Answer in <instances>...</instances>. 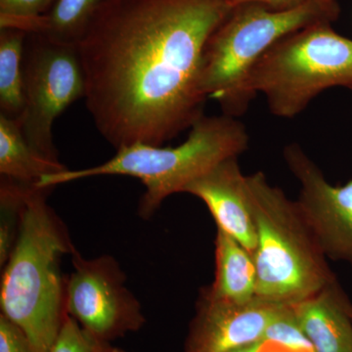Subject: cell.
<instances>
[{
  "instance_id": "1",
  "label": "cell",
  "mask_w": 352,
  "mask_h": 352,
  "mask_svg": "<svg viewBox=\"0 0 352 352\" xmlns=\"http://www.w3.org/2000/svg\"><path fill=\"white\" fill-rule=\"evenodd\" d=\"M230 0H106L78 53L85 104L99 133L119 150L162 146L204 116V50L232 10Z\"/></svg>"
},
{
  "instance_id": "2",
  "label": "cell",
  "mask_w": 352,
  "mask_h": 352,
  "mask_svg": "<svg viewBox=\"0 0 352 352\" xmlns=\"http://www.w3.org/2000/svg\"><path fill=\"white\" fill-rule=\"evenodd\" d=\"M51 189L28 194L0 283L1 314L24 331L36 352H50L68 315L61 261L76 252L66 226L46 203Z\"/></svg>"
},
{
  "instance_id": "3",
  "label": "cell",
  "mask_w": 352,
  "mask_h": 352,
  "mask_svg": "<svg viewBox=\"0 0 352 352\" xmlns=\"http://www.w3.org/2000/svg\"><path fill=\"white\" fill-rule=\"evenodd\" d=\"M249 135L236 118L204 116L190 129L188 138L176 147L136 143L120 148L98 166L45 175L39 188L101 175L138 178L145 186L138 214L149 219L168 197L183 193L187 185L229 157H238L249 147Z\"/></svg>"
},
{
  "instance_id": "4",
  "label": "cell",
  "mask_w": 352,
  "mask_h": 352,
  "mask_svg": "<svg viewBox=\"0 0 352 352\" xmlns=\"http://www.w3.org/2000/svg\"><path fill=\"white\" fill-rule=\"evenodd\" d=\"M337 0H307L288 10L258 2L233 6L204 50L201 89L219 104L223 115H244L256 97L248 90L252 69L268 50L292 32L339 17Z\"/></svg>"
},
{
  "instance_id": "5",
  "label": "cell",
  "mask_w": 352,
  "mask_h": 352,
  "mask_svg": "<svg viewBox=\"0 0 352 352\" xmlns=\"http://www.w3.org/2000/svg\"><path fill=\"white\" fill-rule=\"evenodd\" d=\"M256 227V296L294 305L338 283L296 201L261 171L247 176Z\"/></svg>"
},
{
  "instance_id": "6",
  "label": "cell",
  "mask_w": 352,
  "mask_h": 352,
  "mask_svg": "<svg viewBox=\"0 0 352 352\" xmlns=\"http://www.w3.org/2000/svg\"><path fill=\"white\" fill-rule=\"evenodd\" d=\"M319 22L275 43L250 74L248 90L263 94L279 118L296 117L328 88L352 89V41Z\"/></svg>"
},
{
  "instance_id": "7",
  "label": "cell",
  "mask_w": 352,
  "mask_h": 352,
  "mask_svg": "<svg viewBox=\"0 0 352 352\" xmlns=\"http://www.w3.org/2000/svg\"><path fill=\"white\" fill-rule=\"evenodd\" d=\"M24 109L17 119L29 144L61 163L53 138L55 120L85 98V76L78 45L28 34L24 57Z\"/></svg>"
},
{
  "instance_id": "8",
  "label": "cell",
  "mask_w": 352,
  "mask_h": 352,
  "mask_svg": "<svg viewBox=\"0 0 352 352\" xmlns=\"http://www.w3.org/2000/svg\"><path fill=\"white\" fill-rule=\"evenodd\" d=\"M74 270L67 278V314L95 339L111 344L138 332L146 319L140 302L126 286V277L115 258H85L72 254Z\"/></svg>"
},
{
  "instance_id": "9",
  "label": "cell",
  "mask_w": 352,
  "mask_h": 352,
  "mask_svg": "<svg viewBox=\"0 0 352 352\" xmlns=\"http://www.w3.org/2000/svg\"><path fill=\"white\" fill-rule=\"evenodd\" d=\"M284 159L300 182L298 207L326 256L352 266V180L333 186L302 147H285Z\"/></svg>"
},
{
  "instance_id": "10",
  "label": "cell",
  "mask_w": 352,
  "mask_h": 352,
  "mask_svg": "<svg viewBox=\"0 0 352 352\" xmlns=\"http://www.w3.org/2000/svg\"><path fill=\"white\" fill-rule=\"evenodd\" d=\"M285 305L258 296L245 303L228 302L203 289L185 352H231L261 342Z\"/></svg>"
},
{
  "instance_id": "11",
  "label": "cell",
  "mask_w": 352,
  "mask_h": 352,
  "mask_svg": "<svg viewBox=\"0 0 352 352\" xmlns=\"http://www.w3.org/2000/svg\"><path fill=\"white\" fill-rule=\"evenodd\" d=\"M183 193L206 204L217 228L230 235L254 254L256 227L252 215L247 176L243 175L238 157H229L187 185Z\"/></svg>"
},
{
  "instance_id": "12",
  "label": "cell",
  "mask_w": 352,
  "mask_h": 352,
  "mask_svg": "<svg viewBox=\"0 0 352 352\" xmlns=\"http://www.w3.org/2000/svg\"><path fill=\"white\" fill-rule=\"evenodd\" d=\"M292 307L315 352H352V305L339 283Z\"/></svg>"
},
{
  "instance_id": "13",
  "label": "cell",
  "mask_w": 352,
  "mask_h": 352,
  "mask_svg": "<svg viewBox=\"0 0 352 352\" xmlns=\"http://www.w3.org/2000/svg\"><path fill=\"white\" fill-rule=\"evenodd\" d=\"M214 281L208 293L228 302L245 303L256 298L254 256L238 241L217 228L215 237Z\"/></svg>"
},
{
  "instance_id": "14",
  "label": "cell",
  "mask_w": 352,
  "mask_h": 352,
  "mask_svg": "<svg viewBox=\"0 0 352 352\" xmlns=\"http://www.w3.org/2000/svg\"><path fill=\"white\" fill-rule=\"evenodd\" d=\"M67 170L63 164L50 161L29 144L17 120L0 113L1 180L29 188H39V182L44 176Z\"/></svg>"
},
{
  "instance_id": "15",
  "label": "cell",
  "mask_w": 352,
  "mask_h": 352,
  "mask_svg": "<svg viewBox=\"0 0 352 352\" xmlns=\"http://www.w3.org/2000/svg\"><path fill=\"white\" fill-rule=\"evenodd\" d=\"M106 0H57L44 15L29 19H0V28H17L54 41L78 44Z\"/></svg>"
},
{
  "instance_id": "16",
  "label": "cell",
  "mask_w": 352,
  "mask_h": 352,
  "mask_svg": "<svg viewBox=\"0 0 352 352\" xmlns=\"http://www.w3.org/2000/svg\"><path fill=\"white\" fill-rule=\"evenodd\" d=\"M28 34L17 28H0V113L17 120L23 112L24 57Z\"/></svg>"
},
{
  "instance_id": "17",
  "label": "cell",
  "mask_w": 352,
  "mask_h": 352,
  "mask_svg": "<svg viewBox=\"0 0 352 352\" xmlns=\"http://www.w3.org/2000/svg\"><path fill=\"white\" fill-rule=\"evenodd\" d=\"M263 340L267 344L283 347L289 352H315L292 305H285L276 318L271 322L264 333Z\"/></svg>"
},
{
  "instance_id": "18",
  "label": "cell",
  "mask_w": 352,
  "mask_h": 352,
  "mask_svg": "<svg viewBox=\"0 0 352 352\" xmlns=\"http://www.w3.org/2000/svg\"><path fill=\"white\" fill-rule=\"evenodd\" d=\"M110 344L95 339L75 319L67 315L50 352H105Z\"/></svg>"
},
{
  "instance_id": "19",
  "label": "cell",
  "mask_w": 352,
  "mask_h": 352,
  "mask_svg": "<svg viewBox=\"0 0 352 352\" xmlns=\"http://www.w3.org/2000/svg\"><path fill=\"white\" fill-rule=\"evenodd\" d=\"M57 0H0V19H29L44 15Z\"/></svg>"
},
{
  "instance_id": "20",
  "label": "cell",
  "mask_w": 352,
  "mask_h": 352,
  "mask_svg": "<svg viewBox=\"0 0 352 352\" xmlns=\"http://www.w3.org/2000/svg\"><path fill=\"white\" fill-rule=\"evenodd\" d=\"M0 352H36L24 331L0 314Z\"/></svg>"
},
{
  "instance_id": "21",
  "label": "cell",
  "mask_w": 352,
  "mask_h": 352,
  "mask_svg": "<svg viewBox=\"0 0 352 352\" xmlns=\"http://www.w3.org/2000/svg\"><path fill=\"white\" fill-rule=\"evenodd\" d=\"M307 0H230L233 6L237 4L245 3V2H258L263 4L272 10H288V9L296 8V7L302 6Z\"/></svg>"
},
{
  "instance_id": "22",
  "label": "cell",
  "mask_w": 352,
  "mask_h": 352,
  "mask_svg": "<svg viewBox=\"0 0 352 352\" xmlns=\"http://www.w3.org/2000/svg\"><path fill=\"white\" fill-rule=\"evenodd\" d=\"M266 346H267V342L261 340V342H254V344H250V346L241 347V349H235V351L231 352H263Z\"/></svg>"
},
{
  "instance_id": "23",
  "label": "cell",
  "mask_w": 352,
  "mask_h": 352,
  "mask_svg": "<svg viewBox=\"0 0 352 352\" xmlns=\"http://www.w3.org/2000/svg\"><path fill=\"white\" fill-rule=\"evenodd\" d=\"M105 352H126V351H122V349H117V347H113L112 346H108V349H106V351Z\"/></svg>"
}]
</instances>
